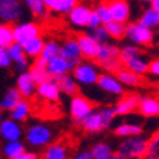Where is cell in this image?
<instances>
[{
  "instance_id": "6da1fadb",
  "label": "cell",
  "mask_w": 159,
  "mask_h": 159,
  "mask_svg": "<svg viewBox=\"0 0 159 159\" xmlns=\"http://www.w3.org/2000/svg\"><path fill=\"white\" fill-rule=\"evenodd\" d=\"M116 114L112 107H102V108H94L85 118L81 121L78 126H81L87 134H99L111 128L114 124Z\"/></svg>"
},
{
  "instance_id": "7a4b0ae2",
  "label": "cell",
  "mask_w": 159,
  "mask_h": 159,
  "mask_svg": "<svg viewBox=\"0 0 159 159\" xmlns=\"http://www.w3.org/2000/svg\"><path fill=\"white\" fill-rule=\"evenodd\" d=\"M148 149V136L143 134L121 138L115 146V159H138L145 158Z\"/></svg>"
},
{
  "instance_id": "3957f363",
  "label": "cell",
  "mask_w": 159,
  "mask_h": 159,
  "mask_svg": "<svg viewBox=\"0 0 159 159\" xmlns=\"http://www.w3.org/2000/svg\"><path fill=\"white\" fill-rule=\"evenodd\" d=\"M23 136L26 139L24 142L27 146L39 151V149H43L44 146H47L54 139V131L47 124L36 122L27 126Z\"/></svg>"
},
{
  "instance_id": "277c9868",
  "label": "cell",
  "mask_w": 159,
  "mask_h": 159,
  "mask_svg": "<svg viewBox=\"0 0 159 159\" xmlns=\"http://www.w3.org/2000/svg\"><path fill=\"white\" fill-rule=\"evenodd\" d=\"M99 74H101V68L94 60H85V61L81 60L71 70V75L78 83V85L84 87L95 85Z\"/></svg>"
},
{
  "instance_id": "5b68a950",
  "label": "cell",
  "mask_w": 159,
  "mask_h": 159,
  "mask_svg": "<svg viewBox=\"0 0 159 159\" xmlns=\"http://www.w3.org/2000/svg\"><path fill=\"white\" fill-rule=\"evenodd\" d=\"M125 39L128 43L139 47H149L155 41V30L139 24L138 21H128L125 29Z\"/></svg>"
},
{
  "instance_id": "8992f818",
  "label": "cell",
  "mask_w": 159,
  "mask_h": 159,
  "mask_svg": "<svg viewBox=\"0 0 159 159\" xmlns=\"http://www.w3.org/2000/svg\"><path fill=\"white\" fill-rule=\"evenodd\" d=\"M95 108L94 104L87 98L83 94H74L70 99V116H71V121H73L75 125H80L81 121L88 115L93 109Z\"/></svg>"
},
{
  "instance_id": "52a82bcc",
  "label": "cell",
  "mask_w": 159,
  "mask_h": 159,
  "mask_svg": "<svg viewBox=\"0 0 159 159\" xmlns=\"http://www.w3.org/2000/svg\"><path fill=\"white\" fill-rule=\"evenodd\" d=\"M24 6L21 0H0V20L4 23L14 24L21 20Z\"/></svg>"
},
{
  "instance_id": "ba28073f",
  "label": "cell",
  "mask_w": 159,
  "mask_h": 159,
  "mask_svg": "<svg viewBox=\"0 0 159 159\" xmlns=\"http://www.w3.org/2000/svg\"><path fill=\"white\" fill-rule=\"evenodd\" d=\"M91 10H93V7H89L88 4H85V3L78 2L73 9L70 10V13L66 16L67 21H68L70 26L75 30H87Z\"/></svg>"
},
{
  "instance_id": "9c48e42d",
  "label": "cell",
  "mask_w": 159,
  "mask_h": 159,
  "mask_svg": "<svg viewBox=\"0 0 159 159\" xmlns=\"http://www.w3.org/2000/svg\"><path fill=\"white\" fill-rule=\"evenodd\" d=\"M43 27L39 21H17L13 24V39L19 44L34 36H40Z\"/></svg>"
},
{
  "instance_id": "30bf717a",
  "label": "cell",
  "mask_w": 159,
  "mask_h": 159,
  "mask_svg": "<svg viewBox=\"0 0 159 159\" xmlns=\"http://www.w3.org/2000/svg\"><path fill=\"white\" fill-rule=\"evenodd\" d=\"M99 88L108 93L109 95H115V97H121L125 93V87L122 85V83L118 80V77L112 73H101L97 80V84Z\"/></svg>"
},
{
  "instance_id": "8fae6325",
  "label": "cell",
  "mask_w": 159,
  "mask_h": 159,
  "mask_svg": "<svg viewBox=\"0 0 159 159\" xmlns=\"http://www.w3.org/2000/svg\"><path fill=\"white\" fill-rule=\"evenodd\" d=\"M139 97L136 93H124L121 95V98L115 102V105L112 107L115 111L116 116H126L136 112L138 108V102H139Z\"/></svg>"
},
{
  "instance_id": "7c38bea8",
  "label": "cell",
  "mask_w": 159,
  "mask_h": 159,
  "mask_svg": "<svg viewBox=\"0 0 159 159\" xmlns=\"http://www.w3.org/2000/svg\"><path fill=\"white\" fill-rule=\"evenodd\" d=\"M108 9L111 13V19L121 23H128L131 21V3L129 0H107Z\"/></svg>"
},
{
  "instance_id": "4fadbf2b",
  "label": "cell",
  "mask_w": 159,
  "mask_h": 159,
  "mask_svg": "<svg viewBox=\"0 0 159 159\" xmlns=\"http://www.w3.org/2000/svg\"><path fill=\"white\" fill-rule=\"evenodd\" d=\"M16 88L19 89L20 95L23 98L33 99L36 97V89H37V83L34 81L33 75L29 70L19 73L16 78Z\"/></svg>"
},
{
  "instance_id": "5bb4252c",
  "label": "cell",
  "mask_w": 159,
  "mask_h": 159,
  "mask_svg": "<svg viewBox=\"0 0 159 159\" xmlns=\"http://www.w3.org/2000/svg\"><path fill=\"white\" fill-rule=\"evenodd\" d=\"M24 134V129L21 126V122H17L13 118H4L0 122V139L2 141H16L21 139Z\"/></svg>"
},
{
  "instance_id": "9a60e30c",
  "label": "cell",
  "mask_w": 159,
  "mask_h": 159,
  "mask_svg": "<svg viewBox=\"0 0 159 159\" xmlns=\"http://www.w3.org/2000/svg\"><path fill=\"white\" fill-rule=\"evenodd\" d=\"M60 56L64 57L66 60H68L70 63L73 64V68L77 63H80L83 60L77 37L70 36L64 40L63 43H60Z\"/></svg>"
},
{
  "instance_id": "2e32d148",
  "label": "cell",
  "mask_w": 159,
  "mask_h": 159,
  "mask_svg": "<svg viewBox=\"0 0 159 159\" xmlns=\"http://www.w3.org/2000/svg\"><path fill=\"white\" fill-rule=\"evenodd\" d=\"M36 97L40 99H43L46 102H57L61 98V93H60L58 87H57L54 78H50L47 81L37 84L36 89Z\"/></svg>"
},
{
  "instance_id": "e0dca14e",
  "label": "cell",
  "mask_w": 159,
  "mask_h": 159,
  "mask_svg": "<svg viewBox=\"0 0 159 159\" xmlns=\"http://www.w3.org/2000/svg\"><path fill=\"white\" fill-rule=\"evenodd\" d=\"M136 111L143 118H156V116H159V98L156 95L139 97Z\"/></svg>"
},
{
  "instance_id": "ac0fdd59",
  "label": "cell",
  "mask_w": 159,
  "mask_h": 159,
  "mask_svg": "<svg viewBox=\"0 0 159 159\" xmlns=\"http://www.w3.org/2000/svg\"><path fill=\"white\" fill-rule=\"evenodd\" d=\"M77 41H78L83 60H95L99 48V43H97L88 33H80L77 36Z\"/></svg>"
},
{
  "instance_id": "d6986e66",
  "label": "cell",
  "mask_w": 159,
  "mask_h": 159,
  "mask_svg": "<svg viewBox=\"0 0 159 159\" xmlns=\"http://www.w3.org/2000/svg\"><path fill=\"white\" fill-rule=\"evenodd\" d=\"M7 51H9L10 58H11V61H13V66H14V68L17 70V73H21V71L29 70L30 58L26 56L21 44L13 41V43L7 47Z\"/></svg>"
},
{
  "instance_id": "ffe728a7",
  "label": "cell",
  "mask_w": 159,
  "mask_h": 159,
  "mask_svg": "<svg viewBox=\"0 0 159 159\" xmlns=\"http://www.w3.org/2000/svg\"><path fill=\"white\" fill-rule=\"evenodd\" d=\"M70 156V149L61 141H51L47 146L41 149L40 158L44 159H67Z\"/></svg>"
},
{
  "instance_id": "44dd1931",
  "label": "cell",
  "mask_w": 159,
  "mask_h": 159,
  "mask_svg": "<svg viewBox=\"0 0 159 159\" xmlns=\"http://www.w3.org/2000/svg\"><path fill=\"white\" fill-rule=\"evenodd\" d=\"M71 70H73V64L64 57H61L60 54L47 60V73L50 74L51 78H56L61 74L71 73Z\"/></svg>"
},
{
  "instance_id": "7402d4cb",
  "label": "cell",
  "mask_w": 159,
  "mask_h": 159,
  "mask_svg": "<svg viewBox=\"0 0 159 159\" xmlns=\"http://www.w3.org/2000/svg\"><path fill=\"white\" fill-rule=\"evenodd\" d=\"M115 75L122 83V85L128 87V88H139V87H142L145 84V75L136 74L131 70L125 68V67H122L119 71H116Z\"/></svg>"
},
{
  "instance_id": "603a6c76",
  "label": "cell",
  "mask_w": 159,
  "mask_h": 159,
  "mask_svg": "<svg viewBox=\"0 0 159 159\" xmlns=\"http://www.w3.org/2000/svg\"><path fill=\"white\" fill-rule=\"evenodd\" d=\"M56 81L57 87H58L60 93L64 94L67 97H73L74 94L80 93V85L77 83L74 77L71 75V73H67V74H61V75L56 77L54 78Z\"/></svg>"
},
{
  "instance_id": "cb8c5ba5",
  "label": "cell",
  "mask_w": 159,
  "mask_h": 159,
  "mask_svg": "<svg viewBox=\"0 0 159 159\" xmlns=\"http://www.w3.org/2000/svg\"><path fill=\"white\" fill-rule=\"evenodd\" d=\"M31 111H33V104H31V99L27 98H21L19 102L14 105V108L10 111V118H13L17 122H26L27 119L31 115Z\"/></svg>"
},
{
  "instance_id": "d4e9b609",
  "label": "cell",
  "mask_w": 159,
  "mask_h": 159,
  "mask_svg": "<svg viewBox=\"0 0 159 159\" xmlns=\"http://www.w3.org/2000/svg\"><path fill=\"white\" fill-rule=\"evenodd\" d=\"M43 3L50 13H54L56 16H67L70 10L78 3V0H43Z\"/></svg>"
},
{
  "instance_id": "484cf974",
  "label": "cell",
  "mask_w": 159,
  "mask_h": 159,
  "mask_svg": "<svg viewBox=\"0 0 159 159\" xmlns=\"http://www.w3.org/2000/svg\"><path fill=\"white\" fill-rule=\"evenodd\" d=\"M148 64H149V60L146 58L142 54V51H141V53H138V54H135V56L129 57L128 60H125L122 63V66L136 74L146 75V73H148Z\"/></svg>"
},
{
  "instance_id": "4316f807",
  "label": "cell",
  "mask_w": 159,
  "mask_h": 159,
  "mask_svg": "<svg viewBox=\"0 0 159 159\" xmlns=\"http://www.w3.org/2000/svg\"><path fill=\"white\" fill-rule=\"evenodd\" d=\"M29 71L31 73V75H33L34 81H36L37 84L51 78L50 74L47 73V60L41 58L40 56L33 60V63L30 64V67H29Z\"/></svg>"
},
{
  "instance_id": "83f0119b",
  "label": "cell",
  "mask_w": 159,
  "mask_h": 159,
  "mask_svg": "<svg viewBox=\"0 0 159 159\" xmlns=\"http://www.w3.org/2000/svg\"><path fill=\"white\" fill-rule=\"evenodd\" d=\"M27 149L26 142H23L21 139H16V141H4L2 145V153L4 158L7 159H19V156Z\"/></svg>"
},
{
  "instance_id": "f1b7e54d",
  "label": "cell",
  "mask_w": 159,
  "mask_h": 159,
  "mask_svg": "<svg viewBox=\"0 0 159 159\" xmlns=\"http://www.w3.org/2000/svg\"><path fill=\"white\" fill-rule=\"evenodd\" d=\"M21 3L36 19L41 20V21L48 20L50 14H51L48 11V9L44 6L43 0H21Z\"/></svg>"
},
{
  "instance_id": "f546056e",
  "label": "cell",
  "mask_w": 159,
  "mask_h": 159,
  "mask_svg": "<svg viewBox=\"0 0 159 159\" xmlns=\"http://www.w3.org/2000/svg\"><path fill=\"white\" fill-rule=\"evenodd\" d=\"M44 41H46V40L40 34V36H34V37H31V39L26 40L24 43H21V47H23L26 56L29 57V58L34 60L36 57H39L40 54H41V50H43V47H44Z\"/></svg>"
},
{
  "instance_id": "4dcf8cb0",
  "label": "cell",
  "mask_w": 159,
  "mask_h": 159,
  "mask_svg": "<svg viewBox=\"0 0 159 159\" xmlns=\"http://www.w3.org/2000/svg\"><path fill=\"white\" fill-rule=\"evenodd\" d=\"M89 151H91L93 159H115V148L105 141L94 143L89 148Z\"/></svg>"
},
{
  "instance_id": "1f68e13d",
  "label": "cell",
  "mask_w": 159,
  "mask_h": 159,
  "mask_svg": "<svg viewBox=\"0 0 159 159\" xmlns=\"http://www.w3.org/2000/svg\"><path fill=\"white\" fill-rule=\"evenodd\" d=\"M21 98H23V97L20 95L19 89H17L16 87L9 88L6 93H4V95L2 97V99H0V111L10 112V111L14 108V105H16Z\"/></svg>"
},
{
  "instance_id": "d6a6232c",
  "label": "cell",
  "mask_w": 159,
  "mask_h": 159,
  "mask_svg": "<svg viewBox=\"0 0 159 159\" xmlns=\"http://www.w3.org/2000/svg\"><path fill=\"white\" fill-rule=\"evenodd\" d=\"M119 47L116 43L108 40L105 43H101L99 44V48H98V53H97V57H95V63L98 61H102V60H107V58H112V57H119Z\"/></svg>"
},
{
  "instance_id": "836d02e7",
  "label": "cell",
  "mask_w": 159,
  "mask_h": 159,
  "mask_svg": "<svg viewBox=\"0 0 159 159\" xmlns=\"http://www.w3.org/2000/svg\"><path fill=\"white\" fill-rule=\"evenodd\" d=\"M114 134L118 138H125V136H134V135H139L143 134V128L141 124H135V122H122L116 125L114 128Z\"/></svg>"
},
{
  "instance_id": "e575fe53",
  "label": "cell",
  "mask_w": 159,
  "mask_h": 159,
  "mask_svg": "<svg viewBox=\"0 0 159 159\" xmlns=\"http://www.w3.org/2000/svg\"><path fill=\"white\" fill-rule=\"evenodd\" d=\"M136 21L139 24H142V26L155 30L159 26V13L156 10H153L152 7H148L146 10H143V13L139 16V19Z\"/></svg>"
},
{
  "instance_id": "d590c367",
  "label": "cell",
  "mask_w": 159,
  "mask_h": 159,
  "mask_svg": "<svg viewBox=\"0 0 159 159\" xmlns=\"http://www.w3.org/2000/svg\"><path fill=\"white\" fill-rule=\"evenodd\" d=\"M109 34V39L115 40V41H119V40L125 39V29L126 24L121 23V21H115V20H109L108 23L104 24Z\"/></svg>"
},
{
  "instance_id": "8d00e7d4",
  "label": "cell",
  "mask_w": 159,
  "mask_h": 159,
  "mask_svg": "<svg viewBox=\"0 0 159 159\" xmlns=\"http://www.w3.org/2000/svg\"><path fill=\"white\" fill-rule=\"evenodd\" d=\"M14 41L13 39V24L4 23L0 20V47H9Z\"/></svg>"
},
{
  "instance_id": "74e56055",
  "label": "cell",
  "mask_w": 159,
  "mask_h": 159,
  "mask_svg": "<svg viewBox=\"0 0 159 159\" xmlns=\"http://www.w3.org/2000/svg\"><path fill=\"white\" fill-rule=\"evenodd\" d=\"M145 158L159 159V129L155 131L151 136H148V149H146Z\"/></svg>"
},
{
  "instance_id": "f35d334b",
  "label": "cell",
  "mask_w": 159,
  "mask_h": 159,
  "mask_svg": "<svg viewBox=\"0 0 159 159\" xmlns=\"http://www.w3.org/2000/svg\"><path fill=\"white\" fill-rule=\"evenodd\" d=\"M101 68V71H105V73H112L116 74V71L122 68V61L119 60V57H112V58H107L102 61H98L97 63Z\"/></svg>"
},
{
  "instance_id": "ab89813d",
  "label": "cell",
  "mask_w": 159,
  "mask_h": 159,
  "mask_svg": "<svg viewBox=\"0 0 159 159\" xmlns=\"http://www.w3.org/2000/svg\"><path fill=\"white\" fill-rule=\"evenodd\" d=\"M60 54V41L57 40H47L44 41V47L41 50V54L40 57L44 60H50L51 57L58 56Z\"/></svg>"
},
{
  "instance_id": "60d3db41",
  "label": "cell",
  "mask_w": 159,
  "mask_h": 159,
  "mask_svg": "<svg viewBox=\"0 0 159 159\" xmlns=\"http://www.w3.org/2000/svg\"><path fill=\"white\" fill-rule=\"evenodd\" d=\"M94 11L98 14L99 20H101V23L105 24L108 23L111 19V13H109V9H108V3H107V0H97V4L93 7Z\"/></svg>"
},
{
  "instance_id": "b9f144b4",
  "label": "cell",
  "mask_w": 159,
  "mask_h": 159,
  "mask_svg": "<svg viewBox=\"0 0 159 159\" xmlns=\"http://www.w3.org/2000/svg\"><path fill=\"white\" fill-rule=\"evenodd\" d=\"M87 33H88L89 36L93 37L97 43H99V44L105 43V41H108V40H111V39H109L108 31H107V29H105V26H104V24H99V26L94 27V29H89Z\"/></svg>"
},
{
  "instance_id": "7bdbcfd3",
  "label": "cell",
  "mask_w": 159,
  "mask_h": 159,
  "mask_svg": "<svg viewBox=\"0 0 159 159\" xmlns=\"http://www.w3.org/2000/svg\"><path fill=\"white\" fill-rule=\"evenodd\" d=\"M138 53H141V47L136 46V44H132V43H126L119 47V60L124 63L125 60H128L129 57L135 56V54H138Z\"/></svg>"
},
{
  "instance_id": "ee69618b",
  "label": "cell",
  "mask_w": 159,
  "mask_h": 159,
  "mask_svg": "<svg viewBox=\"0 0 159 159\" xmlns=\"http://www.w3.org/2000/svg\"><path fill=\"white\" fill-rule=\"evenodd\" d=\"M13 66V61L10 58V54L6 47H0V68L7 70Z\"/></svg>"
},
{
  "instance_id": "f6af8a7d",
  "label": "cell",
  "mask_w": 159,
  "mask_h": 159,
  "mask_svg": "<svg viewBox=\"0 0 159 159\" xmlns=\"http://www.w3.org/2000/svg\"><path fill=\"white\" fill-rule=\"evenodd\" d=\"M149 75L155 77V78H159V57H155L149 61L148 64V73Z\"/></svg>"
},
{
  "instance_id": "bcb514c9",
  "label": "cell",
  "mask_w": 159,
  "mask_h": 159,
  "mask_svg": "<svg viewBox=\"0 0 159 159\" xmlns=\"http://www.w3.org/2000/svg\"><path fill=\"white\" fill-rule=\"evenodd\" d=\"M99 24H102L101 23V20H99L98 14L94 11V9L91 10V14H89V19H88V26H87V30L89 29H94V27L99 26Z\"/></svg>"
},
{
  "instance_id": "7dc6e473",
  "label": "cell",
  "mask_w": 159,
  "mask_h": 159,
  "mask_svg": "<svg viewBox=\"0 0 159 159\" xmlns=\"http://www.w3.org/2000/svg\"><path fill=\"white\" fill-rule=\"evenodd\" d=\"M37 158H40V153L37 152L36 149H31V151L26 149V151L19 156V159H37Z\"/></svg>"
},
{
  "instance_id": "c3c4849f",
  "label": "cell",
  "mask_w": 159,
  "mask_h": 159,
  "mask_svg": "<svg viewBox=\"0 0 159 159\" xmlns=\"http://www.w3.org/2000/svg\"><path fill=\"white\" fill-rule=\"evenodd\" d=\"M75 159H93V155H91V151L89 149H80L78 152L74 155Z\"/></svg>"
},
{
  "instance_id": "681fc988",
  "label": "cell",
  "mask_w": 159,
  "mask_h": 159,
  "mask_svg": "<svg viewBox=\"0 0 159 159\" xmlns=\"http://www.w3.org/2000/svg\"><path fill=\"white\" fill-rule=\"evenodd\" d=\"M151 7L159 13V0H152V2H151Z\"/></svg>"
},
{
  "instance_id": "f907efd6",
  "label": "cell",
  "mask_w": 159,
  "mask_h": 159,
  "mask_svg": "<svg viewBox=\"0 0 159 159\" xmlns=\"http://www.w3.org/2000/svg\"><path fill=\"white\" fill-rule=\"evenodd\" d=\"M3 119H4V112L3 111H0V122H2Z\"/></svg>"
},
{
  "instance_id": "816d5d0a",
  "label": "cell",
  "mask_w": 159,
  "mask_h": 159,
  "mask_svg": "<svg viewBox=\"0 0 159 159\" xmlns=\"http://www.w3.org/2000/svg\"><path fill=\"white\" fill-rule=\"evenodd\" d=\"M155 95L159 98V87H158V88H156V91H155Z\"/></svg>"
},
{
  "instance_id": "f5cc1de1",
  "label": "cell",
  "mask_w": 159,
  "mask_h": 159,
  "mask_svg": "<svg viewBox=\"0 0 159 159\" xmlns=\"http://www.w3.org/2000/svg\"><path fill=\"white\" fill-rule=\"evenodd\" d=\"M141 2H143V3H151L152 0H141Z\"/></svg>"
},
{
  "instance_id": "db71d44e",
  "label": "cell",
  "mask_w": 159,
  "mask_h": 159,
  "mask_svg": "<svg viewBox=\"0 0 159 159\" xmlns=\"http://www.w3.org/2000/svg\"><path fill=\"white\" fill-rule=\"evenodd\" d=\"M3 156V153H2V145H0V158Z\"/></svg>"
},
{
  "instance_id": "11a10c76",
  "label": "cell",
  "mask_w": 159,
  "mask_h": 159,
  "mask_svg": "<svg viewBox=\"0 0 159 159\" xmlns=\"http://www.w3.org/2000/svg\"><path fill=\"white\" fill-rule=\"evenodd\" d=\"M158 29H159V26H158Z\"/></svg>"
}]
</instances>
